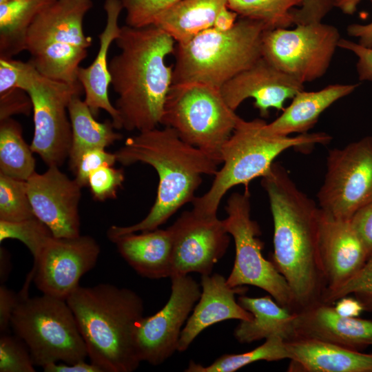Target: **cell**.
<instances>
[{
    "instance_id": "6da1fadb",
    "label": "cell",
    "mask_w": 372,
    "mask_h": 372,
    "mask_svg": "<svg viewBox=\"0 0 372 372\" xmlns=\"http://www.w3.org/2000/svg\"><path fill=\"white\" fill-rule=\"evenodd\" d=\"M273 223L271 262L292 292L295 312L322 302L327 279L319 245L320 207L280 164L262 177Z\"/></svg>"
},
{
    "instance_id": "7a4b0ae2",
    "label": "cell",
    "mask_w": 372,
    "mask_h": 372,
    "mask_svg": "<svg viewBox=\"0 0 372 372\" xmlns=\"http://www.w3.org/2000/svg\"><path fill=\"white\" fill-rule=\"evenodd\" d=\"M114 41L121 52L110 59L109 71L121 127L138 132L154 129L161 124L173 84V67L166 58L176 43L154 24L125 25Z\"/></svg>"
},
{
    "instance_id": "3957f363",
    "label": "cell",
    "mask_w": 372,
    "mask_h": 372,
    "mask_svg": "<svg viewBox=\"0 0 372 372\" xmlns=\"http://www.w3.org/2000/svg\"><path fill=\"white\" fill-rule=\"evenodd\" d=\"M115 154L116 161L125 166L136 163L151 165L159 182L156 200L146 217L130 226L112 225L107 232L110 240L158 228L181 207L192 202L203 175H215L218 171V164L210 156L183 141L167 126L127 138Z\"/></svg>"
},
{
    "instance_id": "277c9868",
    "label": "cell",
    "mask_w": 372,
    "mask_h": 372,
    "mask_svg": "<svg viewBox=\"0 0 372 372\" xmlns=\"http://www.w3.org/2000/svg\"><path fill=\"white\" fill-rule=\"evenodd\" d=\"M66 302L92 363L103 372H132L138 368L135 332L144 307L135 291L110 284L79 285Z\"/></svg>"
},
{
    "instance_id": "5b68a950",
    "label": "cell",
    "mask_w": 372,
    "mask_h": 372,
    "mask_svg": "<svg viewBox=\"0 0 372 372\" xmlns=\"http://www.w3.org/2000/svg\"><path fill=\"white\" fill-rule=\"evenodd\" d=\"M267 122L255 118L245 121L240 118L231 136L222 148L223 167L214 175L209 190L195 197L192 210L205 217H216L224 195L234 186L249 183L264 176L274 160L285 150L307 148L330 143L331 136L324 132L282 136L269 134L264 126Z\"/></svg>"
},
{
    "instance_id": "8992f818",
    "label": "cell",
    "mask_w": 372,
    "mask_h": 372,
    "mask_svg": "<svg viewBox=\"0 0 372 372\" xmlns=\"http://www.w3.org/2000/svg\"><path fill=\"white\" fill-rule=\"evenodd\" d=\"M268 27L240 17L232 29H207L192 39L176 43L173 84L200 83L220 87L262 56V41Z\"/></svg>"
},
{
    "instance_id": "52a82bcc",
    "label": "cell",
    "mask_w": 372,
    "mask_h": 372,
    "mask_svg": "<svg viewBox=\"0 0 372 372\" xmlns=\"http://www.w3.org/2000/svg\"><path fill=\"white\" fill-rule=\"evenodd\" d=\"M92 0H55L34 19L27 33L25 50L42 75L69 84L79 83L80 63L92 38L84 34L83 22Z\"/></svg>"
},
{
    "instance_id": "ba28073f",
    "label": "cell",
    "mask_w": 372,
    "mask_h": 372,
    "mask_svg": "<svg viewBox=\"0 0 372 372\" xmlns=\"http://www.w3.org/2000/svg\"><path fill=\"white\" fill-rule=\"evenodd\" d=\"M10 326L27 345L36 366L85 360L87 348L65 300L19 293Z\"/></svg>"
},
{
    "instance_id": "9c48e42d",
    "label": "cell",
    "mask_w": 372,
    "mask_h": 372,
    "mask_svg": "<svg viewBox=\"0 0 372 372\" xmlns=\"http://www.w3.org/2000/svg\"><path fill=\"white\" fill-rule=\"evenodd\" d=\"M239 118L225 101L220 88L187 83L172 84L161 124L173 128L183 141L220 165L222 148Z\"/></svg>"
},
{
    "instance_id": "30bf717a",
    "label": "cell",
    "mask_w": 372,
    "mask_h": 372,
    "mask_svg": "<svg viewBox=\"0 0 372 372\" xmlns=\"http://www.w3.org/2000/svg\"><path fill=\"white\" fill-rule=\"evenodd\" d=\"M227 216L223 220L227 231L235 244V260L227 278L232 287L251 285L268 292L281 306L295 312L291 289L285 278L271 260L262 255L264 244L260 239L261 231L251 217L250 194L233 193L227 200Z\"/></svg>"
},
{
    "instance_id": "8fae6325",
    "label": "cell",
    "mask_w": 372,
    "mask_h": 372,
    "mask_svg": "<svg viewBox=\"0 0 372 372\" xmlns=\"http://www.w3.org/2000/svg\"><path fill=\"white\" fill-rule=\"evenodd\" d=\"M21 88L28 92L33 105L32 151L48 167L61 166L69 156L72 140L68 106L74 96L82 94V85L48 78L30 63Z\"/></svg>"
},
{
    "instance_id": "7c38bea8",
    "label": "cell",
    "mask_w": 372,
    "mask_h": 372,
    "mask_svg": "<svg viewBox=\"0 0 372 372\" xmlns=\"http://www.w3.org/2000/svg\"><path fill=\"white\" fill-rule=\"evenodd\" d=\"M341 38L336 27L322 21L268 29L262 37V56L304 84L326 74Z\"/></svg>"
},
{
    "instance_id": "4fadbf2b",
    "label": "cell",
    "mask_w": 372,
    "mask_h": 372,
    "mask_svg": "<svg viewBox=\"0 0 372 372\" xmlns=\"http://www.w3.org/2000/svg\"><path fill=\"white\" fill-rule=\"evenodd\" d=\"M317 198L322 211L342 220L372 201V136L329 152Z\"/></svg>"
},
{
    "instance_id": "5bb4252c",
    "label": "cell",
    "mask_w": 372,
    "mask_h": 372,
    "mask_svg": "<svg viewBox=\"0 0 372 372\" xmlns=\"http://www.w3.org/2000/svg\"><path fill=\"white\" fill-rule=\"evenodd\" d=\"M168 301L155 314L143 317L135 332V346L141 362L159 365L178 351L181 331L200 298L199 284L189 275L170 277Z\"/></svg>"
},
{
    "instance_id": "9a60e30c",
    "label": "cell",
    "mask_w": 372,
    "mask_h": 372,
    "mask_svg": "<svg viewBox=\"0 0 372 372\" xmlns=\"http://www.w3.org/2000/svg\"><path fill=\"white\" fill-rule=\"evenodd\" d=\"M100 254L97 242L90 236L47 240L26 279L33 280L43 293L65 300L79 286L81 278L96 265Z\"/></svg>"
},
{
    "instance_id": "2e32d148",
    "label": "cell",
    "mask_w": 372,
    "mask_h": 372,
    "mask_svg": "<svg viewBox=\"0 0 372 372\" xmlns=\"http://www.w3.org/2000/svg\"><path fill=\"white\" fill-rule=\"evenodd\" d=\"M172 236V276L211 273L230 242L223 220L185 211L169 227Z\"/></svg>"
},
{
    "instance_id": "e0dca14e",
    "label": "cell",
    "mask_w": 372,
    "mask_h": 372,
    "mask_svg": "<svg viewBox=\"0 0 372 372\" xmlns=\"http://www.w3.org/2000/svg\"><path fill=\"white\" fill-rule=\"evenodd\" d=\"M26 188L34 216L45 224L53 236L70 238L80 235L79 205L81 187L59 167L51 166L42 174L34 172Z\"/></svg>"
},
{
    "instance_id": "ac0fdd59",
    "label": "cell",
    "mask_w": 372,
    "mask_h": 372,
    "mask_svg": "<svg viewBox=\"0 0 372 372\" xmlns=\"http://www.w3.org/2000/svg\"><path fill=\"white\" fill-rule=\"evenodd\" d=\"M304 88V83L280 70L261 56L247 69L236 74L221 87L222 96L233 110L254 99L260 116H269L271 109L282 111L285 103Z\"/></svg>"
},
{
    "instance_id": "d6986e66",
    "label": "cell",
    "mask_w": 372,
    "mask_h": 372,
    "mask_svg": "<svg viewBox=\"0 0 372 372\" xmlns=\"http://www.w3.org/2000/svg\"><path fill=\"white\" fill-rule=\"evenodd\" d=\"M319 245L327 279L324 296L352 278L369 256L350 220L333 218L320 209Z\"/></svg>"
},
{
    "instance_id": "ffe728a7",
    "label": "cell",
    "mask_w": 372,
    "mask_h": 372,
    "mask_svg": "<svg viewBox=\"0 0 372 372\" xmlns=\"http://www.w3.org/2000/svg\"><path fill=\"white\" fill-rule=\"evenodd\" d=\"M295 314L296 339L317 340L356 351L372 345V320L342 316L324 302Z\"/></svg>"
},
{
    "instance_id": "44dd1931",
    "label": "cell",
    "mask_w": 372,
    "mask_h": 372,
    "mask_svg": "<svg viewBox=\"0 0 372 372\" xmlns=\"http://www.w3.org/2000/svg\"><path fill=\"white\" fill-rule=\"evenodd\" d=\"M201 293L180 334L178 351H186L194 340L207 327L227 320H250L252 314L236 300L247 288L232 287L219 273L201 275Z\"/></svg>"
},
{
    "instance_id": "7402d4cb",
    "label": "cell",
    "mask_w": 372,
    "mask_h": 372,
    "mask_svg": "<svg viewBox=\"0 0 372 372\" xmlns=\"http://www.w3.org/2000/svg\"><path fill=\"white\" fill-rule=\"evenodd\" d=\"M106 24L99 35V49L94 61L87 67H79L78 81L85 92V102L93 116L96 117L100 110L107 112L111 116L115 129H122L120 116L109 99V86L111 76L109 71L107 55L110 47L119 36L121 27L118 18L123 6L121 0H105Z\"/></svg>"
},
{
    "instance_id": "603a6c76",
    "label": "cell",
    "mask_w": 372,
    "mask_h": 372,
    "mask_svg": "<svg viewBox=\"0 0 372 372\" xmlns=\"http://www.w3.org/2000/svg\"><path fill=\"white\" fill-rule=\"evenodd\" d=\"M290 372H372V353L311 339L286 342Z\"/></svg>"
},
{
    "instance_id": "cb8c5ba5",
    "label": "cell",
    "mask_w": 372,
    "mask_h": 372,
    "mask_svg": "<svg viewBox=\"0 0 372 372\" xmlns=\"http://www.w3.org/2000/svg\"><path fill=\"white\" fill-rule=\"evenodd\" d=\"M359 85L335 83L316 91L301 90L277 118L265 123L264 129L269 134L282 136L308 133L327 109L353 93Z\"/></svg>"
},
{
    "instance_id": "d4e9b609",
    "label": "cell",
    "mask_w": 372,
    "mask_h": 372,
    "mask_svg": "<svg viewBox=\"0 0 372 372\" xmlns=\"http://www.w3.org/2000/svg\"><path fill=\"white\" fill-rule=\"evenodd\" d=\"M123 259L140 276L149 279L171 277L172 236L169 228L129 233L111 240Z\"/></svg>"
},
{
    "instance_id": "484cf974",
    "label": "cell",
    "mask_w": 372,
    "mask_h": 372,
    "mask_svg": "<svg viewBox=\"0 0 372 372\" xmlns=\"http://www.w3.org/2000/svg\"><path fill=\"white\" fill-rule=\"evenodd\" d=\"M238 302L253 316L250 320H241L235 329L234 335L238 342L249 344L273 336L286 342L296 339L295 313L273 300L271 296L253 298L242 295Z\"/></svg>"
},
{
    "instance_id": "4316f807",
    "label": "cell",
    "mask_w": 372,
    "mask_h": 372,
    "mask_svg": "<svg viewBox=\"0 0 372 372\" xmlns=\"http://www.w3.org/2000/svg\"><path fill=\"white\" fill-rule=\"evenodd\" d=\"M227 0H180L154 19V25L166 32L176 43H185L213 27Z\"/></svg>"
},
{
    "instance_id": "83f0119b",
    "label": "cell",
    "mask_w": 372,
    "mask_h": 372,
    "mask_svg": "<svg viewBox=\"0 0 372 372\" xmlns=\"http://www.w3.org/2000/svg\"><path fill=\"white\" fill-rule=\"evenodd\" d=\"M68 112L72 132L68 156L70 169L72 172L85 152L92 149H105L123 137L121 134L114 131L112 120L98 122L80 95H75L71 99Z\"/></svg>"
},
{
    "instance_id": "f1b7e54d",
    "label": "cell",
    "mask_w": 372,
    "mask_h": 372,
    "mask_svg": "<svg viewBox=\"0 0 372 372\" xmlns=\"http://www.w3.org/2000/svg\"><path fill=\"white\" fill-rule=\"evenodd\" d=\"M54 1L9 0L0 3V59H10L25 50L31 23Z\"/></svg>"
},
{
    "instance_id": "f546056e",
    "label": "cell",
    "mask_w": 372,
    "mask_h": 372,
    "mask_svg": "<svg viewBox=\"0 0 372 372\" xmlns=\"http://www.w3.org/2000/svg\"><path fill=\"white\" fill-rule=\"evenodd\" d=\"M32 153L21 125L12 118L0 121V173L26 181L35 172Z\"/></svg>"
},
{
    "instance_id": "4dcf8cb0",
    "label": "cell",
    "mask_w": 372,
    "mask_h": 372,
    "mask_svg": "<svg viewBox=\"0 0 372 372\" xmlns=\"http://www.w3.org/2000/svg\"><path fill=\"white\" fill-rule=\"evenodd\" d=\"M286 341L280 337L273 336L254 349L239 354H225L208 366L190 361L186 372H234L253 362L278 361L289 359Z\"/></svg>"
},
{
    "instance_id": "1f68e13d",
    "label": "cell",
    "mask_w": 372,
    "mask_h": 372,
    "mask_svg": "<svg viewBox=\"0 0 372 372\" xmlns=\"http://www.w3.org/2000/svg\"><path fill=\"white\" fill-rule=\"evenodd\" d=\"M302 0H227V6L240 17L265 23L269 29L288 28L294 24L291 10Z\"/></svg>"
},
{
    "instance_id": "d6a6232c",
    "label": "cell",
    "mask_w": 372,
    "mask_h": 372,
    "mask_svg": "<svg viewBox=\"0 0 372 372\" xmlns=\"http://www.w3.org/2000/svg\"><path fill=\"white\" fill-rule=\"evenodd\" d=\"M34 217L26 181L0 173V220L19 222Z\"/></svg>"
},
{
    "instance_id": "836d02e7",
    "label": "cell",
    "mask_w": 372,
    "mask_h": 372,
    "mask_svg": "<svg viewBox=\"0 0 372 372\" xmlns=\"http://www.w3.org/2000/svg\"><path fill=\"white\" fill-rule=\"evenodd\" d=\"M52 236L49 227L36 216L19 222L0 220V242L10 238L20 240L29 249L34 259Z\"/></svg>"
},
{
    "instance_id": "e575fe53",
    "label": "cell",
    "mask_w": 372,
    "mask_h": 372,
    "mask_svg": "<svg viewBox=\"0 0 372 372\" xmlns=\"http://www.w3.org/2000/svg\"><path fill=\"white\" fill-rule=\"evenodd\" d=\"M34 366L27 345L19 337L1 334V372H34Z\"/></svg>"
},
{
    "instance_id": "d590c367",
    "label": "cell",
    "mask_w": 372,
    "mask_h": 372,
    "mask_svg": "<svg viewBox=\"0 0 372 372\" xmlns=\"http://www.w3.org/2000/svg\"><path fill=\"white\" fill-rule=\"evenodd\" d=\"M126 10V25L143 27L153 23L161 12L180 0H121Z\"/></svg>"
},
{
    "instance_id": "8d00e7d4",
    "label": "cell",
    "mask_w": 372,
    "mask_h": 372,
    "mask_svg": "<svg viewBox=\"0 0 372 372\" xmlns=\"http://www.w3.org/2000/svg\"><path fill=\"white\" fill-rule=\"evenodd\" d=\"M124 180L123 169L107 165L99 168L90 174L87 187L94 200L104 201L116 197L117 191Z\"/></svg>"
},
{
    "instance_id": "74e56055",
    "label": "cell",
    "mask_w": 372,
    "mask_h": 372,
    "mask_svg": "<svg viewBox=\"0 0 372 372\" xmlns=\"http://www.w3.org/2000/svg\"><path fill=\"white\" fill-rule=\"evenodd\" d=\"M350 293L372 298V255L352 278L335 291L326 294L322 302L331 304Z\"/></svg>"
},
{
    "instance_id": "f35d334b",
    "label": "cell",
    "mask_w": 372,
    "mask_h": 372,
    "mask_svg": "<svg viewBox=\"0 0 372 372\" xmlns=\"http://www.w3.org/2000/svg\"><path fill=\"white\" fill-rule=\"evenodd\" d=\"M116 162L115 153L101 148L88 150L81 157L73 172L74 179L81 187H87L88 179L92 172L103 166H113Z\"/></svg>"
},
{
    "instance_id": "ab89813d",
    "label": "cell",
    "mask_w": 372,
    "mask_h": 372,
    "mask_svg": "<svg viewBox=\"0 0 372 372\" xmlns=\"http://www.w3.org/2000/svg\"><path fill=\"white\" fill-rule=\"evenodd\" d=\"M31 111L32 102L24 90L14 87L0 93V121L17 114L28 116Z\"/></svg>"
},
{
    "instance_id": "60d3db41",
    "label": "cell",
    "mask_w": 372,
    "mask_h": 372,
    "mask_svg": "<svg viewBox=\"0 0 372 372\" xmlns=\"http://www.w3.org/2000/svg\"><path fill=\"white\" fill-rule=\"evenodd\" d=\"M337 0H302L300 6L291 10L295 25L322 21L335 8Z\"/></svg>"
},
{
    "instance_id": "b9f144b4",
    "label": "cell",
    "mask_w": 372,
    "mask_h": 372,
    "mask_svg": "<svg viewBox=\"0 0 372 372\" xmlns=\"http://www.w3.org/2000/svg\"><path fill=\"white\" fill-rule=\"evenodd\" d=\"M30 62L10 59H0V93L11 88H21Z\"/></svg>"
},
{
    "instance_id": "7bdbcfd3",
    "label": "cell",
    "mask_w": 372,
    "mask_h": 372,
    "mask_svg": "<svg viewBox=\"0 0 372 372\" xmlns=\"http://www.w3.org/2000/svg\"><path fill=\"white\" fill-rule=\"evenodd\" d=\"M338 48L353 53L358 58L356 72L360 81H372V48L341 38Z\"/></svg>"
},
{
    "instance_id": "ee69618b",
    "label": "cell",
    "mask_w": 372,
    "mask_h": 372,
    "mask_svg": "<svg viewBox=\"0 0 372 372\" xmlns=\"http://www.w3.org/2000/svg\"><path fill=\"white\" fill-rule=\"evenodd\" d=\"M350 221L370 256L372 255V201L358 210Z\"/></svg>"
},
{
    "instance_id": "f6af8a7d",
    "label": "cell",
    "mask_w": 372,
    "mask_h": 372,
    "mask_svg": "<svg viewBox=\"0 0 372 372\" xmlns=\"http://www.w3.org/2000/svg\"><path fill=\"white\" fill-rule=\"evenodd\" d=\"M19 296L5 285L0 287V331L7 333L10 326L13 311L18 302Z\"/></svg>"
},
{
    "instance_id": "bcb514c9",
    "label": "cell",
    "mask_w": 372,
    "mask_h": 372,
    "mask_svg": "<svg viewBox=\"0 0 372 372\" xmlns=\"http://www.w3.org/2000/svg\"><path fill=\"white\" fill-rule=\"evenodd\" d=\"M45 372H103L102 370L92 363L85 360L78 361L72 364L54 362L43 367Z\"/></svg>"
},
{
    "instance_id": "7dc6e473",
    "label": "cell",
    "mask_w": 372,
    "mask_h": 372,
    "mask_svg": "<svg viewBox=\"0 0 372 372\" xmlns=\"http://www.w3.org/2000/svg\"><path fill=\"white\" fill-rule=\"evenodd\" d=\"M335 302V304L333 307L335 311L344 317H359L362 312L366 309L364 304L362 302L358 299L348 297V296L339 298Z\"/></svg>"
},
{
    "instance_id": "c3c4849f",
    "label": "cell",
    "mask_w": 372,
    "mask_h": 372,
    "mask_svg": "<svg viewBox=\"0 0 372 372\" xmlns=\"http://www.w3.org/2000/svg\"><path fill=\"white\" fill-rule=\"evenodd\" d=\"M347 32L349 36L358 39V43L360 45L372 48V21L364 24L351 23L347 26Z\"/></svg>"
},
{
    "instance_id": "681fc988",
    "label": "cell",
    "mask_w": 372,
    "mask_h": 372,
    "mask_svg": "<svg viewBox=\"0 0 372 372\" xmlns=\"http://www.w3.org/2000/svg\"><path fill=\"white\" fill-rule=\"evenodd\" d=\"M238 17L236 12L226 6L216 16L212 28L220 32L229 31L235 25Z\"/></svg>"
},
{
    "instance_id": "f907efd6",
    "label": "cell",
    "mask_w": 372,
    "mask_h": 372,
    "mask_svg": "<svg viewBox=\"0 0 372 372\" xmlns=\"http://www.w3.org/2000/svg\"><path fill=\"white\" fill-rule=\"evenodd\" d=\"M362 0H337L335 8L344 14L351 15L357 10L358 5Z\"/></svg>"
},
{
    "instance_id": "816d5d0a",
    "label": "cell",
    "mask_w": 372,
    "mask_h": 372,
    "mask_svg": "<svg viewBox=\"0 0 372 372\" xmlns=\"http://www.w3.org/2000/svg\"><path fill=\"white\" fill-rule=\"evenodd\" d=\"M0 256H1V268H0V277H1V282H4L5 280L7 278L9 272L10 271V258L9 254L8 251L3 247H1V252H0Z\"/></svg>"
},
{
    "instance_id": "f5cc1de1",
    "label": "cell",
    "mask_w": 372,
    "mask_h": 372,
    "mask_svg": "<svg viewBox=\"0 0 372 372\" xmlns=\"http://www.w3.org/2000/svg\"><path fill=\"white\" fill-rule=\"evenodd\" d=\"M7 1H9V0H0V3Z\"/></svg>"
}]
</instances>
